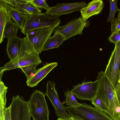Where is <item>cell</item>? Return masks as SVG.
Here are the masks:
<instances>
[{
  "mask_svg": "<svg viewBox=\"0 0 120 120\" xmlns=\"http://www.w3.org/2000/svg\"><path fill=\"white\" fill-rule=\"evenodd\" d=\"M97 78L98 86L95 96L106 105L109 116L113 120H116L120 116V105L115 88L103 71L98 73Z\"/></svg>",
  "mask_w": 120,
  "mask_h": 120,
  "instance_id": "1",
  "label": "cell"
},
{
  "mask_svg": "<svg viewBox=\"0 0 120 120\" xmlns=\"http://www.w3.org/2000/svg\"><path fill=\"white\" fill-rule=\"evenodd\" d=\"M39 54L35 50L26 36L22 38L21 49L17 56L0 68V80L4 72L30 65H38L41 62Z\"/></svg>",
  "mask_w": 120,
  "mask_h": 120,
  "instance_id": "2",
  "label": "cell"
},
{
  "mask_svg": "<svg viewBox=\"0 0 120 120\" xmlns=\"http://www.w3.org/2000/svg\"><path fill=\"white\" fill-rule=\"evenodd\" d=\"M65 108L72 117L80 120H113L104 112L86 103L76 107Z\"/></svg>",
  "mask_w": 120,
  "mask_h": 120,
  "instance_id": "3",
  "label": "cell"
},
{
  "mask_svg": "<svg viewBox=\"0 0 120 120\" xmlns=\"http://www.w3.org/2000/svg\"><path fill=\"white\" fill-rule=\"evenodd\" d=\"M60 20L46 12L31 15L26 20L21 32L24 35L35 29L49 27L55 28L59 25Z\"/></svg>",
  "mask_w": 120,
  "mask_h": 120,
  "instance_id": "4",
  "label": "cell"
},
{
  "mask_svg": "<svg viewBox=\"0 0 120 120\" xmlns=\"http://www.w3.org/2000/svg\"><path fill=\"white\" fill-rule=\"evenodd\" d=\"M45 94L34 90L29 101L31 116L35 120H49V113Z\"/></svg>",
  "mask_w": 120,
  "mask_h": 120,
  "instance_id": "5",
  "label": "cell"
},
{
  "mask_svg": "<svg viewBox=\"0 0 120 120\" xmlns=\"http://www.w3.org/2000/svg\"><path fill=\"white\" fill-rule=\"evenodd\" d=\"M10 106L11 120H31L29 102L22 97L14 96Z\"/></svg>",
  "mask_w": 120,
  "mask_h": 120,
  "instance_id": "6",
  "label": "cell"
},
{
  "mask_svg": "<svg viewBox=\"0 0 120 120\" xmlns=\"http://www.w3.org/2000/svg\"><path fill=\"white\" fill-rule=\"evenodd\" d=\"M90 24L89 21H84L81 17L76 18L64 26H58L55 29L54 33L62 34L66 40L76 35L82 34L83 30L89 26Z\"/></svg>",
  "mask_w": 120,
  "mask_h": 120,
  "instance_id": "7",
  "label": "cell"
},
{
  "mask_svg": "<svg viewBox=\"0 0 120 120\" xmlns=\"http://www.w3.org/2000/svg\"><path fill=\"white\" fill-rule=\"evenodd\" d=\"M55 30V28L49 27L31 30L26 34L34 48L39 54L43 51L48 39Z\"/></svg>",
  "mask_w": 120,
  "mask_h": 120,
  "instance_id": "8",
  "label": "cell"
},
{
  "mask_svg": "<svg viewBox=\"0 0 120 120\" xmlns=\"http://www.w3.org/2000/svg\"><path fill=\"white\" fill-rule=\"evenodd\" d=\"M55 82L48 81L45 94L49 98L54 107L56 115L58 118L71 120L72 117L67 113L65 108L61 103L58 98Z\"/></svg>",
  "mask_w": 120,
  "mask_h": 120,
  "instance_id": "9",
  "label": "cell"
},
{
  "mask_svg": "<svg viewBox=\"0 0 120 120\" xmlns=\"http://www.w3.org/2000/svg\"><path fill=\"white\" fill-rule=\"evenodd\" d=\"M98 86L97 79L93 82L84 81L81 84L73 86L71 91L78 99L91 102L96 95Z\"/></svg>",
  "mask_w": 120,
  "mask_h": 120,
  "instance_id": "10",
  "label": "cell"
},
{
  "mask_svg": "<svg viewBox=\"0 0 120 120\" xmlns=\"http://www.w3.org/2000/svg\"><path fill=\"white\" fill-rule=\"evenodd\" d=\"M115 44L114 49L104 72L115 88L120 68V58L119 47L116 43Z\"/></svg>",
  "mask_w": 120,
  "mask_h": 120,
  "instance_id": "11",
  "label": "cell"
},
{
  "mask_svg": "<svg viewBox=\"0 0 120 120\" xmlns=\"http://www.w3.org/2000/svg\"><path fill=\"white\" fill-rule=\"evenodd\" d=\"M87 5L85 1L73 3H57L55 7H50L46 12L48 14L55 17L80 11Z\"/></svg>",
  "mask_w": 120,
  "mask_h": 120,
  "instance_id": "12",
  "label": "cell"
},
{
  "mask_svg": "<svg viewBox=\"0 0 120 120\" xmlns=\"http://www.w3.org/2000/svg\"><path fill=\"white\" fill-rule=\"evenodd\" d=\"M4 0L29 17L32 14L41 12V10L34 4L31 0Z\"/></svg>",
  "mask_w": 120,
  "mask_h": 120,
  "instance_id": "13",
  "label": "cell"
},
{
  "mask_svg": "<svg viewBox=\"0 0 120 120\" xmlns=\"http://www.w3.org/2000/svg\"><path fill=\"white\" fill-rule=\"evenodd\" d=\"M104 5L102 0H94L89 2L80 11L82 19L86 21L92 16L98 15L102 11Z\"/></svg>",
  "mask_w": 120,
  "mask_h": 120,
  "instance_id": "14",
  "label": "cell"
},
{
  "mask_svg": "<svg viewBox=\"0 0 120 120\" xmlns=\"http://www.w3.org/2000/svg\"><path fill=\"white\" fill-rule=\"evenodd\" d=\"M0 5L6 9L10 18L13 20L18 25L19 28L21 30L22 29L26 20L29 17L7 3L4 0H0Z\"/></svg>",
  "mask_w": 120,
  "mask_h": 120,
  "instance_id": "15",
  "label": "cell"
},
{
  "mask_svg": "<svg viewBox=\"0 0 120 120\" xmlns=\"http://www.w3.org/2000/svg\"><path fill=\"white\" fill-rule=\"evenodd\" d=\"M58 64L57 62L48 63L42 67L38 69V71L29 80L26 81V83L27 86L31 87L37 86L38 83Z\"/></svg>",
  "mask_w": 120,
  "mask_h": 120,
  "instance_id": "16",
  "label": "cell"
},
{
  "mask_svg": "<svg viewBox=\"0 0 120 120\" xmlns=\"http://www.w3.org/2000/svg\"><path fill=\"white\" fill-rule=\"evenodd\" d=\"M22 39L17 36L8 39L6 50L10 60H13L18 55L21 49Z\"/></svg>",
  "mask_w": 120,
  "mask_h": 120,
  "instance_id": "17",
  "label": "cell"
},
{
  "mask_svg": "<svg viewBox=\"0 0 120 120\" xmlns=\"http://www.w3.org/2000/svg\"><path fill=\"white\" fill-rule=\"evenodd\" d=\"M66 40L64 35L60 33H54L49 38L44 45L43 51L54 48H58Z\"/></svg>",
  "mask_w": 120,
  "mask_h": 120,
  "instance_id": "18",
  "label": "cell"
},
{
  "mask_svg": "<svg viewBox=\"0 0 120 120\" xmlns=\"http://www.w3.org/2000/svg\"><path fill=\"white\" fill-rule=\"evenodd\" d=\"M19 28V26L15 22H13L11 19L8 20L7 22L4 30V38L8 39L17 36Z\"/></svg>",
  "mask_w": 120,
  "mask_h": 120,
  "instance_id": "19",
  "label": "cell"
},
{
  "mask_svg": "<svg viewBox=\"0 0 120 120\" xmlns=\"http://www.w3.org/2000/svg\"><path fill=\"white\" fill-rule=\"evenodd\" d=\"M8 87L3 82L0 81V120H4V113L6 103V94Z\"/></svg>",
  "mask_w": 120,
  "mask_h": 120,
  "instance_id": "20",
  "label": "cell"
},
{
  "mask_svg": "<svg viewBox=\"0 0 120 120\" xmlns=\"http://www.w3.org/2000/svg\"><path fill=\"white\" fill-rule=\"evenodd\" d=\"M11 18L6 9L0 5V43L3 41L4 30L7 21Z\"/></svg>",
  "mask_w": 120,
  "mask_h": 120,
  "instance_id": "21",
  "label": "cell"
},
{
  "mask_svg": "<svg viewBox=\"0 0 120 120\" xmlns=\"http://www.w3.org/2000/svg\"><path fill=\"white\" fill-rule=\"evenodd\" d=\"M66 105L72 107L78 106L80 105V104L77 101L71 90H67L64 93Z\"/></svg>",
  "mask_w": 120,
  "mask_h": 120,
  "instance_id": "22",
  "label": "cell"
},
{
  "mask_svg": "<svg viewBox=\"0 0 120 120\" xmlns=\"http://www.w3.org/2000/svg\"><path fill=\"white\" fill-rule=\"evenodd\" d=\"M110 9L109 15L107 19V22H110L111 23L113 22L116 13L117 11H120V9L117 6V0H109Z\"/></svg>",
  "mask_w": 120,
  "mask_h": 120,
  "instance_id": "23",
  "label": "cell"
},
{
  "mask_svg": "<svg viewBox=\"0 0 120 120\" xmlns=\"http://www.w3.org/2000/svg\"><path fill=\"white\" fill-rule=\"evenodd\" d=\"M37 65H30L20 68L26 75L27 81L30 79L38 71V69H36Z\"/></svg>",
  "mask_w": 120,
  "mask_h": 120,
  "instance_id": "24",
  "label": "cell"
},
{
  "mask_svg": "<svg viewBox=\"0 0 120 120\" xmlns=\"http://www.w3.org/2000/svg\"><path fill=\"white\" fill-rule=\"evenodd\" d=\"M91 102L95 107L109 115V112L107 108L104 103L98 98L95 96Z\"/></svg>",
  "mask_w": 120,
  "mask_h": 120,
  "instance_id": "25",
  "label": "cell"
},
{
  "mask_svg": "<svg viewBox=\"0 0 120 120\" xmlns=\"http://www.w3.org/2000/svg\"><path fill=\"white\" fill-rule=\"evenodd\" d=\"M111 33L120 30V11H119L117 17L114 19L113 23H111Z\"/></svg>",
  "mask_w": 120,
  "mask_h": 120,
  "instance_id": "26",
  "label": "cell"
},
{
  "mask_svg": "<svg viewBox=\"0 0 120 120\" xmlns=\"http://www.w3.org/2000/svg\"><path fill=\"white\" fill-rule=\"evenodd\" d=\"M109 40L115 44L120 41V30L111 33L109 37Z\"/></svg>",
  "mask_w": 120,
  "mask_h": 120,
  "instance_id": "27",
  "label": "cell"
},
{
  "mask_svg": "<svg viewBox=\"0 0 120 120\" xmlns=\"http://www.w3.org/2000/svg\"><path fill=\"white\" fill-rule=\"evenodd\" d=\"M32 2L38 8H43L48 10L50 8L45 0H31Z\"/></svg>",
  "mask_w": 120,
  "mask_h": 120,
  "instance_id": "28",
  "label": "cell"
},
{
  "mask_svg": "<svg viewBox=\"0 0 120 120\" xmlns=\"http://www.w3.org/2000/svg\"><path fill=\"white\" fill-rule=\"evenodd\" d=\"M4 120H11L10 106L6 108L4 113Z\"/></svg>",
  "mask_w": 120,
  "mask_h": 120,
  "instance_id": "29",
  "label": "cell"
},
{
  "mask_svg": "<svg viewBox=\"0 0 120 120\" xmlns=\"http://www.w3.org/2000/svg\"><path fill=\"white\" fill-rule=\"evenodd\" d=\"M115 90L119 103L120 105V86H116L115 87Z\"/></svg>",
  "mask_w": 120,
  "mask_h": 120,
  "instance_id": "30",
  "label": "cell"
},
{
  "mask_svg": "<svg viewBox=\"0 0 120 120\" xmlns=\"http://www.w3.org/2000/svg\"><path fill=\"white\" fill-rule=\"evenodd\" d=\"M120 86V68L119 72L116 86Z\"/></svg>",
  "mask_w": 120,
  "mask_h": 120,
  "instance_id": "31",
  "label": "cell"
},
{
  "mask_svg": "<svg viewBox=\"0 0 120 120\" xmlns=\"http://www.w3.org/2000/svg\"><path fill=\"white\" fill-rule=\"evenodd\" d=\"M117 45L119 50L120 58V41L116 43Z\"/></svg>",
  "mask_w": 120,
  "mask_h": 120,
  "instance_id": "32",
  "label": "cell"
},
{
  "mask_svg": "<svg viewBox=\"0 0 120 120\" xmlns=\"http://www.w3.org/2000/svg\"><path fill=\"white\" fill-rule=\"evenodd\" d=\"M56 120H70L68 119H63L61 118H58V119Z\"/></svg>",
  "mask_w": 120,
  "mask_h": 120,
  "instance_id": "33",
  "label": "cell"
},
{
  "mask_svg": "<svg viewBox=\"0 0 120 120\" xmlns=\"http://www.w3.org/2000/svg\"><path fill=\"white\" fill-rule=\"evenodd\" d=\"M71 120H80L79 119L72 117V119Z\"/></svg>",
  "mask_w": 120,
  "mask_h": 120,
  "instance_id": "34",
  "label": "cell"
},
{
  "mask_svg": "<svg viewBox=\"0 0 120 120\" xmlns=\"http://www.w3.org/2000/svg\"><path fill=\"white\" fill-rule=\"evenodd\" d=\"M116 120H120V116Z\"/></svg>",
  "mask_w": 120,
  "mask_h": 120,
  "instance_id": "35",
  "label": "cell"
},
{
  "mask_svg": "<svg viewBox=\"0 0 120 120\" xmlns=\"http://www.w3.org/2000/svg\"><path fill=\"white\" fill-rule=\"evenodd\" d=\"M33 120H35L34 119H33Z\"/></svg>",
  "mask_w": 120,
  "mask_h": 120,
  "instance_id": "36",
  "label": "cell"
}]
</instances>
